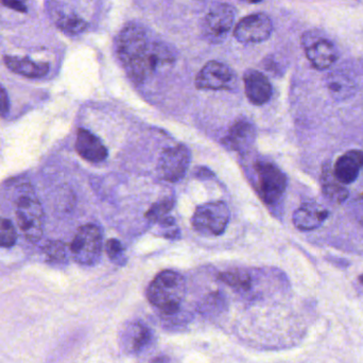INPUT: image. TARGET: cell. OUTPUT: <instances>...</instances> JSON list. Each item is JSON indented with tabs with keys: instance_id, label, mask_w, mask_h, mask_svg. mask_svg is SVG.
Segmentation results:
<instances>
[{
	"instance_id": "cell-1",
	"label": "cell",
	"mask_w": 363,
	"mask_h": 363,
	"mask_svg": "<svg viewBox=\"0 0 363 363\" xmlns=\"http://www.w3.org/2000/svg\"><path fill=\"white\" fill-rule=\"evenodd\" d=\"M119 57L130 76L142 82L153 74L160 66L174 61V55L166 45L149 43L148 34L138 25H129L119 36Z\"/></svg>"
},
{
	"instance_id": "cell-2",
	"label": "cell",
	"mask_w": 363,
	"mask_h": 363,
	"mask_svg": "<svg viewBox=\"0 0 363 363\" xmlns=\"http://www.w3.org/2000/svg\"><path fill=\"white\" fill-rule=\"evenodd\" d=\"M185 296V279L180 273L172 270L157 275L147 292L149 302L167 317L178 315Z\"/></svg>"
},
{
	"instance_id": "cell-3",
	"label": "cell",
	"mask_w": 363,
	"mask_h": 363,
	"mask_svg": "<svg viewBox=\"0 0 363 363\" xmlns=\"http://www.w3.org/2000/svg\"><path fill=\"white\" fill-rule=\"evenodd\" d=\"M230 217L226 203L218 201L196 207L191 223L194 230L203 236H219L225 230Z\"/></svg>"
},
{
	"instance_id": "cell-4",
	"label": "cell",
	"mask_w": 363,
	"mask_h": 363,
	"mask_svg": "<svg viewBox=\"0 0 363 363\" xmlns=\"http://www.w3.org/2000/svg\"><path fill=\"white\" fill-rule=\"evenodd\" d=\"M16 221L21 233L30 242H38L44 230V211L36 196L23 194L16 206Z\"/></svg>"
},
{
	"instance_id": "cell-5",
	"label": "cell",
	"mask_w": 363,
	"mask_h": 363,
	"mask_svg": "<svg viewBox=\"0 0 363 363\" xmlns=\"http://www.w3.org/2000/svg\"><path fill=\"white\" fill-rule=\"evenodd\" d=\"M102 232L95 224H85L77 230L70 245L72 257L83 266H93L102 252Z\"/></svg>"
},
{
	"instance_id": "cell-6",
	"label": "cell",
	"mask_w": 363,
	"mask_h": 363,
	"mask_svg": "<svg viewBox=\"0 0 363 363\" xmlns=\"http://www.w3.org/2000/svg\"><path fill=\"white\" fill-rule=\"evenodd\" d=\"M255 170L260 198L266 204H275L285 194L287 178L277 166L269 162H259L256 164Z\"/></svg>"
},
{
	"instance_id": "cell-7",
	"label": "cell",
	"mask_w": 363,
	"mask_h": 363,
	"mask_svg": "<svg viewBox=\"0 0 363 363\" xmlns=\"http://www.w3.org/2000/svg\"><path fill=\"white\" fill-rule=\"evenodd\" d=\"M190 164V151L184 145L170 147L162 152L157 172L163 180L177 183L186 176Z\"/></svg>"
},
{
	"instance_id": "cell-8",
	"label": "cell",
	"mask_w": 363,
	"mask_h": 363,
	"mask_svg": "<svg viewBox=\"0 0 363 363\" xmlns=\"http://www.w3.org/2000/svg\"><path fill=\"white\" fill-rule=\"evenodd\" d=\"M235 21V10L226 4H218L211 9L202 25V32L206 40L220 43L228 36Z\"/></svg>"
},
{
	"instance_id": "cell-9",
	"label": "cell",
	"mask_w": 363,
	"mask_h": 363,
	"mask_svg": "<svg viewBox=\"0 0 363 363\" xmlns=\"http://www.w3.org/2000/svg\"><path fill=\"white\" fill-rule=\"evenodd\" d=\"M234 70L221 62L211 61L205 64L196 78V86L206 91L232 89L236 84Z\"/></svg>"
},
{
	"instance_id": "cell-10",
	"label": "cell",
	"mask_w": 363,
	"mask_h": 363,
	"mask_svg": "<svg viewBox=\"0 0 363 363\" xmlns=\"http://www.w3.org/2000/svg\"><path fill=\"white\" fill-rule=\"evenodd\" d=\"M302 43L307 57L317 69H328L338 59L336 46L315 32H306L303 35Z\"/></svg>"
},
{
	"instance_id": "cell-11",
	"label": "cell",
	"mask_w": 363,
	"mask_h": 363,
	"mask_svg": "<svg viewBox=\"0 0 363 363\" xmlns=\"http://www.w3.org/2000/svg\"><path fill=\"white\" fill-rule=\"evenodd\" d=\"M272 31V21L268 15L257 13L241 19L235 28L234 35L239 42L251 44L268 40Z\"/></svg>"
},
{
	"instance_id": "cell-12",
	"label": "cell",
	"mask_w": 363,
	"mask_h": 363,
	"mask_svg": "<svg viewBox=\"0 0 363 363\" xmlns=\"http://www.w3.org/2000/svg\"><path fill=\"white\" fill-rule=\"evenodd\" d=\"M155 342L152 330L140 321L130 322L121 333V347L129 354L147 351Z\"/></svg>"
},
{
	"instance_id": "cell-13",
	"label": "cell",
	"mask_w": 363,
	"mask_h": 363,
	"mask_svg": "<svg viewBox=\"0 0 363 363\" xmlns=\"http://www.w3.org/2000/svg\"><path fill=\"white\" fill-rule=\"evenodd\" d=\"M256 138V130L253 123L247 119H238L228 130L224 138V145L237 152L249 150Z\"/></svg>"
},
{
	"instance_id": "cell-14",
	"label": "cell",
	"mask_w": 363,
	"mask_h": 363,
	"mask_svg": "<svg viewBox=\"0 0 363 363\" xmlns=\"http://www.w3.org/2000/svg\"><path fill=\"white\" fill-rule=\"evenodd\" d=\"M245 94L247 99L255 104L262 106L270 100L272 96V86L268 79L257 70L249 69L243 76Z\"/></svg>"
},
{
	"instance_id": "cell-15",
	"label": "cell",
	"mask_w": 363,
	"mask_h": 363,
	"mask_svg": "<svg viewBox=\"0 0 363 363\" xmlns=\"http://www.w3.org/2000/svg\"><path fill=\"white\" fill-rule=\"evenodd\" d=\"M76 150L81 157L91 163H101L108 157V149L104 143L95 134L85 129H79Z\"/></svg>"
},
{
	"instance_id": "cell-16",
	"label": "cell",
	"mask_w": 363,
	"mask_h": 363,
	"mask_svg": "<svg viewBox=\"0 0 363 363\" xmlns=\"http://www.w3.org/2000/svg\"><path fill=\"white\" fill-rule=\"evenodd\" d=\"M330 213L315 202L304 203L294 213V225L301 230H313L322 225Z\"/></svg>"
},
{
	"instance_id": "cell-17",
	"label": "cell",
	"mask_w": 363,
	"mask_h": 363,
	"mask_svg": "<svg viewBox=\"0 0 363 363\" xmlns=\"http://www.w3.org/2000/svg\"><path fill=\"white\" fill-rule=\"evenodd\" d=\"M363 168V151L350 150L337 160L335 177L342 184H352L357 180Z\"/></svg>"
},
{
	"instance_id": "cell-18",
	"label": "cell",
	"mask_w": 363,
	"mask_h": 363,
	"mask_svg": "<svg viewBox=\"0 0 363 363\" xmlns=\"http://www.w3.org/2000/svg\"><path fill=\"white\" fill-rule=\"evenodd\" d=\"M4 61L11 72L29 79L43 78L48 74L49 68H50L48 63H45V62L38 63V62L31 61L27 57L4 55Z\"/></svg>"
},
{
	"instance_id": "cell-19",
	"label": "cell",
	"mask_w": 363,
	"mask_h": 363,
	"mask_svg": "<svg viewBox=\"0 0 363 363\" xmlns=\"http://www.w3.org/2000/svg\"><path fill=\"white\" fill-rule=\"evenodd\" d=\"M322 190L324 196L335 204H342L349 198L347 188L337 180L334 170L328 165L324 167L322 172Z\"/></svg>"
},
{
	"instance_id": "cell-20",
	"label": "cell",
	"mask_w": 363,
	"mask_h": 363,
	"mask_svg": "<svg viewBox=\"0 0 363 363\" xmlns=\"http://www.w3.org/2000/svg\"><path fill=\"white\" fill-rule=\"evenodd\" d=\"M326 86L330 91V95L337 100L347 99L353 95L355 91V83L350 77L342 72H333L328 74L326 79Z\"/></svg>"
},
{
	"instance_id": "cell-21",
	"label": "cell",
	"mask_w": 363,
	"mask_h": 363,
	"mask_svg": "<svg viewBox=\"0 0 363 363\" xmlns=\"http://www.w3.org/2000/svg\"><path fill=\"white\" fill-rule=\"evenodd\" d=\"M219 279L237 291H249L251 288V277L245 271H228L221 273Z\"/></svg>"
},
{
	"instance_id": "cell-22",
	"label": "cell",
	"mask_w": 363,
	"mask_h": 363,
	"mask_svg": "<svg viewBox=\"0 0 363 363\" xmlns=\"http://www.w3.org/2000/svg\"><path fill=\"white\" fill-rule=\"evenodd\" d=\"M226 308L225 298L222 294H211L203 300L200 305V313L206 317H216L221 315Z\"/></svg>"
},
{
	"instance_id": "cell-23",
	"label": "cell",
	"mask_w": 363,
	"mask_h": 363,
	"mask_svg": "<svg viewBox=\"0 0 363 363\" xmlns=\"http://www.w3.org/2000/svg\"><path fill=\"white\" fill-rule=\"evenodd\" d=\"M57 25L62 31L68 34H78L84 31L87 23L74 14H60L57 19Z\"/></svg>"
},
{
	"instance_id": "cell-24",
	"label": "cell",
	"mask_w": 363,
	"mask_h": 363,
	"mask_svg": "<svg viewBox=\"0 0 363 363\" xmlns=\"http://www.w3.org/2000/svg\"><path fill=\"white\" fill-rule=\"evenodd\" d=\"M174 206V198H166L160 202L155 203L146 213V218L152 222H161L168 217V213L172 211Z\"/></svg>"
},
{
	"instance_id": "cell-25",
	"label": "cell",
	"mask_w": 363,
	"mask_h": 363,
	"mask_svg": "<svg viewBox=\"0 0 363 363\" xmlns=\"http://www.w3.org/2000/svg\"><path fill=\"white\" fill-rule=\"evenodd\" d=\"M17 234L10 220L0 218V247H11L16 242Z\"/></svg>"
},
{
	"instance_id": "cell-26",
	"label": "cell",
	"mask_w": 363,
	"mask_h": 363,
	"mask_svg": "<svg viewBox=\"0 0 363 363\" xmlns=\"http://www.w3.org/2000/svg\"><path fill=\"white\" fill-rule=\"evenodd\" d=\"M106 251L110 259L118 266H123L127 262L125 249L121 241L117 239H108L106 243Z\"/></svg>"
},
{
	"instance_id": "cell-27",
	"label": "cell",
	"mask_w": 363,
	"mask_h": 363,
	"mask_svg": "<svg viewBox=\"0 0 363 363\" xmlns=\"http://www.w3.org/2000/svg\"><path fill=\"white\" fill-rule=\"evenodd\" d=\"M49 262L62 264L66 260V247L61 241H50L44 249Z\"/></svg>"
},
{
	"instance_id": "cell-28",
	"label": "cell",
	"mask_w": 363,
	"mask_h": 363,
	"mask_svg": "<svg viewBox=\"0 0 363 363\" xmlns=\"http://www.w3.org/2000/svg\"><path fill=\"white\" fill-rule=\"evenodd\" d=\"M4 6L18 13H27V0H0Z\"/></svg>"
},
{
	"instance_id": "cell-29",
	"label": "cell",
	"mask_w": 363,
	"mask_h": 363,
	"mask_svg": "<svg viewBox=\"0 0 363 363\" xmlns=\"http://www.w3.org/2000/svg\"><path fill=\"white\" fill-rule=\"evenodd\" d=\"M10 108V102H9L8 94L4 87L0 86V115L6 114Z\"/></svg>"
},
{
	"instance_id": "cell-30",
	"label": "cell",
	"mask_w": 363,
	"mask_h": 363,
	"mask_svg": "<svg viewBox=\"0 0 363 363\" xmlns=\"http://www.w3.org/2000/svg\"><path fill=\"white\" fill-rule=\"evenodd\" d=\"M359 281H360V283H362V285H363V274H362V275H360V277H359Z\"/></svg>"
}]
</instances>
